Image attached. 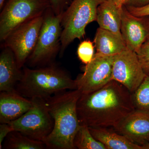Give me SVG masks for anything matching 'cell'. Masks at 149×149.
I'll return each instance as SVG.
<instances>
[{
	"instance_id": "obj_1",
	"label": "cell",
	"mask_w": 149,
	"mask_h": 149,
	"mask_svg": "<svg viewBox=\"0 0 149 149\" xmlns=\"http://www.w3.org/2000/svg\"><path fill=\"white\" fill-rule=\"evenodd\" d=\"M77 109L81 124L113 127L136 108L132 93L120 83L111 80L97 91L81 94Z\"/></svg>"
},
{
	"instance_id": "obj_2",
	"label": "cell",
	"mask_w": 149,
	"mask_h": 149,
	"mask_svg": "<svg viewBox=\"0 0 149 149\" xmlns=\"http://www.w3.org/2000/svg\"><path fill=\"white\" fill-rule=\"evenodd\" d=\"M81 95L76 89L64 91L45 99L54 120L52 133L44 143L47 148L74 149V140L81 123L77 115V101Z\"/></svg>"
},
{
	"instance_id": "obj_3",
	"label": "cell",
	"mask_w": 149,
	"mask_h": 149,
	"mask_svg": "<svg viewBox=\"0 0 149 149\" xmlns=\"http://www.w3.org/2000/svg\"><path fill=\"white\" fill-rule=\"evenodd\" d=\"M15 90L28 99H46L64 91L77 89L76 80L64 70L52 64L39 68H24Z\"/></svg>"
},
{
	"instance_id": "obj_4",
	"label": "cell",
	"mask_w": 149,
	"mask_h": 149,
	"mask_svg": "<svg viewBox=\"0 0 149 149\" xmlns=\"http://www.w3.org/2000/svg\"><path fill=\"white\" fill-rule=\"evenodd\" d=\"M104 1L72 0L62 16L61 56L74 40L84 37L87 25L97 20L98 7Z\"/></svg>"
},
{
	"instance_id": "obj_5",
	"label": "cell",
	"mask_w": 149,
	"mask_h": 149,
	"mask_svg": "<svg viewBox=\"0 0 149 149\" xmlns=\"http://www.w3.org/2000/svg\"><path fill=\"white\" fill-rule=\"evenodd\" d=\"M62 16L56 15L51 7L44 14L37 44L27 61L29 66L40 67L52 64L60 53Z\"/></svg>"
},
{
	"instance_id": "obj_6",
	"label": "cell",
	"mask_w": 149,
	"mask_h": 149,
	"mask_svg": "<svg viewBox=\"0 0 149 149\" xmlns=\"http://www.w3.org/2000/svg\"><path fill=\"white\" fill-rule=\"evenodd\" d=\"M51 7L49 0H8L0 14V41L20 24L43 16Z\"/></svg>"
},
{
	"instance_id": "obj_7",
	"label": "cell",
	"mask_w": 149,
	"mask_h": 149,
	"mask_svg": "<svg viewBox=\"0 0 149 149\" xmlns=\"http://www.w3.org/2000/svg\"><path fill=\"white\" fill-rule=\"evenodd\" d=\"M32 105L21 117L9 123L14 131L37 141L45 142L53 129L54 120L45 99H29Z\"/></svg>"
},
{
	"instance_id": "obj_8",
	"label": "cell",
	"mask_w": 149,
	"mask_h": 149,
	"mask_svg": "<svg viewBox=\"0 0 149 149\" xmlns=\"http://www.w3.org/2000/svg\"><path fill=\"white\" fill-rule=\"evenodd\" d=\"M43 19L44 15L20 24L10 32L2 42L12 51L20 69L35 49Z\"/></svg>"
},
{
	"instance_id": "obj_9",
	"label": "cell",
	"mask_w": 149,
	"mask_h": 149,
	"mask_svg": "<svg viewBox=\"0 0 149 149\" xmlns=\"http://www.w3.org/2000/svg\"><path fill=\"white\" fill-rule=\"evenodd\" d=\"M113 57L95 54L92 61L84 66L83 73L75 79L81 94L97 91L111 80Z\"/></svg>"
},
{
	"instance_id": "obj_10",
	"label": "cell",
	"mask_w": 149,
	"mask_h": 149,
	"mask_svg": "<svg viewBox=\"0 0 149 149\" xmlns=\"http://www.w3.org/2000/svg\"><path fill=\"white\" fill-rule=\"evenodd\" d=\"M146 75L135 52L127 49L113 56L111 80L120 83L132 94L139 88Z\"/></svg>"
},
{
	"instance_id": "obj_11",
	"label": "cell",
	"mask_w": 149,
	"mask_h": 149,
	"mask_svg": "<svg viewBox=\"0 0 149 149\" xmlns=\"http://www.w3.org/2000/svg\"><path fill=\"white\" fill-rule=\"evenodd\" d=\"M111 128L142 149L149 143V111L136 109Z\"/></svg>"
},
{
	"instance_id": "obj_12",
	"label": "cell",
	"mask_w": 149,
	"mask_h": 149,
	"mask_svg": "<svg viewBox=\"0 0 149 149\" xmlns=\"http://www.w3.org/2000/svg\"><path fill=\"white\" fill-rule=\"evenodd\" d=\"M120 32L128 49L137 53L149 37L147 17H139L132 14L125 6L121 13Z\"/></svg>"
},
{
	"instance_id": "obj_13",
	"label": "cell",
	"mask_w": 149,
	"mask_h": 149,
	"mask_svg": "<svg viewBox=\"0 0 149 149\" xmlns=\"http://www.w3.org/2000/svg\"><path fill=\"white\" fill-rule=\"evenodd\" d=\"M32 105L31 100L23 97L16 90L1 92L0 123H9L21 117Z\"/></svg>"
},
{
	"instance_id": "obj_14",
	"label": "cell",
	"mask_w": 149,
	"mask_h": 149,
	"mask_svg": "<svg viewBox=\"0 0 149 149\" xmlns=\"http://www.w3.org/2000/svg\"><path fill=\"white\" fill-rule=\"evenodd\" d=\"M3 47L0 54V91L10 92L15 90L22 78L23 71L18 67L12 51Z\"/></svg>"
},
{
	"instance_id": "obj_15",
	"label": "cell",
	"mask_w": 149,
	"mask_h": 149,
	"mask_svg": "<svg viewBox=\"0 0 149 149\" xmlns=\"http://www.w3.org/2000/svg\"><path fill=\"white\" fill-rule=\"evenodd\" d=\"M122 9L118 7L113 0H104L97 10L96 21L99 27L122 36L120 32Z\"/></svg>"
},
{
	"instance_id": "obj_16",
	"label": "cell",
	"mask_w": 149,
	"mask_h": 149,
	"mask_svg": "<svg viewBox=\"0 0 149 149\" xmlns=\"http://www.w3.org/2000/svg\"><path fill=\"white\" fill-rule=\"evenodd\" d=\"M94 43L96 54L114 56L127 49L122 37L99 27L96 32Z\"/></svg>"
},
{
	"instance_id": "obj_17",
	"label": "cell",
	"mask_w": 149,
	"mask_h": 149,
	"mask_svg": "<svg viewBox=\"0 0 149 149\" xmlns=\"http://www.w3.org/2000/svg\"><path fill=\"white\" fill-rule=\"evenodd\" d=\"M94 138L104 145L107 149H142L125 136L109 127H89Z\"/></svg>"
},
{
	"instance_id": "obj_18",
	"label": "cell",
	"mask_w": 149,
	"mask_h": 149,
	"mask_svg": "<svg viewBox=\"0 0 149 149\" xmlns=\"http://www.w3.org/2000/svg\"><path fill=\"white\" fill-rule=\"evenodd\" d=\"M3 148L7 149H44L47 148L43 141H37L23 135L20 132L13 131L5 139Z\"/></svg>"
},
{
	"instance_id": "obj_19",
	"label": "cell",
	"mask_w": 149,
	"mask_h": 149,
	"mask_svg": "<svg viewBox=\"0 0 149 149\" xmlns=\"http://www.w3.org/2000/svg\"><path fill=\"white\" fill-rule=\"evenodd\" d=\"M75 149H107L103 144L96 140L88 125L81 124L74 140Z\"/></svg>"
},
{
	"instance_id": "obj_20",
	"label": "cell",
	"mask_w": 149,
	"mask_h": 149,
	"mask_svg": "<svg viewBox=\"0 0 149 149\" xmlns=\"http://www.w3.org/2000/svg\"><path fill=\"white\" fill-rule=\"evenodd\" d=\"M132 98L136 109L149 111V72L132 94Z\"/></svg>"
},
{
	"instance_id": "obj_21",
	"label": "cell",
	"mask_w": 149,
	"mask_h": 149,
	"mask_svg": "<svg viewBox=\"0 0 149 149\" xmlns=\"http://www.w3.org/2000/svg\"><path fill=\"white\" fill-rule=\"evenodd\" d=\"M93 42L90 40H85L79 44L77 49L78 58L85 65L89 64L95 55Z\"/></svg>"
},
{
	"instance_id": "obj_22",
	"label": "cell",
	"mask_w": 149,
	"mask_h": 149,
	"mask_svg": "<svg viewBox=\"0 0 149 149\" xmlns=\"http://www.w3.org/2000/svg\"><path fill=\"white\" fill-rule=\"evenodd\" d=\"M138 58L146 73L149 72V37L137 53Z\"/></svg>"
},
{
	"instance_id": "obj_23",
	"label": "cell",
	"mask_w": 149,
	"mask_h": 149,
	"mask_svg": "<svg viewBox=\"0 0 149 149\" xmlns=\"http://www.w3.org/2000/svg\"><path fill=\"white\" fill-rule=\"evenodd\" d=\"M51 7L56 15L62 14L72 2V0H49Z\"/></svg>"
},
{
	"instance_id": "obj_24",
	"label": "cell",
	"mask_w": 149,
	"mask_h": 149,
	"mask_svg": "<svg viewBox=\"0 0 149 149\" xmlns=\"http://www.w3.org/2000/svg\"><path fill=\"white\" fill-rule=\"evenodd\" d=\"M125 6L130 13L135 16L139 17L149 16V3L141 7Z\"/></svg>"
},
{
	"instance_id": "obj_25",
	"label": "cell",
	"mask_w": 149,
	"mask_h": 149,
	"mask_svg": "<svg viewBox=\"0 0 149 149\" xmlns=\"http://www.w3.org/2000/svg\"><path fill=\"white\" fill-rule=\"evenodd\" d=\"M13 128L9 123H1L0 124V149H2L3 142Z\"/></svg>"
},
{
	"instance_id": "obj_26",
	"label": "cell",
	"mask_w": 149,
	"mask_h": 149,
	"mask_svg": "<svg viewBox=\"0 0 149 149\" xmlns=\"http://www.w3.org/2000/svg\"><path fill=\"white\" fill-rule=\"evenodd\" d=\"M149 3V0H128L125 6L141 7Z\"/></svg>"
},
{
	"instance_id": "obj_27",
	"label": "cell",
	"mask_w": 149,
	"mask_h": 149,
	"mask_svg": "<svg viewBox=\"0 0 149 149\" xmlns=\"http://www.w3.org/2000/svg\"><path fill=\"white\" fill-rule=\"evenodd\" d=\"M113 1L118 7L121 8L123 6L126 5L128 0H113Z\"/></svg>"
},
{
	"instance_id": "obj_28",
	"label": "cell",
	"mask_w": 149,
	"mask_h": 149,
	"mask_svg": "<svg viewBox=\"0 0 149 149\" xmlns=\"http://www.w3.org/2000/svg\"><path fill=\"white\" fill-rule=\"evenodd\" d=\"M6 0H0V9L1 10L3 7L4 6Z\"/></svg>"
},
{
	"instance_id": "obj_29",
	"label": "cell",
	"mask_w": 149,
	"mask_h": 149,
	"mask_svg": "<svg viewBox=\"0 0 149 149\" xmlns=\"http://www.w3.org/2000/svg\"><path fill=\"white\" fill-rule=\"evenodd\" d=\"M142 149H149V143L142 146Z\"/></svg>"
},
{
	"instance_id": "obj_30",
	"label": "cell",
	"mask_w": 149,
	"mask_h": 149,
	"mask_svg": "<svg viewBox=\"0 0 149 149\" xmlns=\"http://www.w3.org/2000/svg\"><path fill=\"white\" fill-rule=\"evenodd\" d=\"M147 18H148V24L149 27V16L147 17Z\"/></svg>"
}]
</instances>
